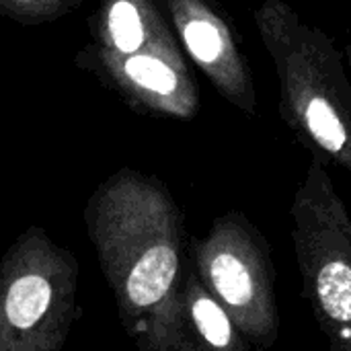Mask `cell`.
Returning a JSON list of instances; mask_svg holds the SVG:
<instances>
[{"instance_id": "cell-1", "label": "cell", "mask_w": 351, "mask_h": 351, "mask_svg": "<svg viewBox=\"0 0 351 351\" xmlns=\"http://www.w3.org/2000/svg\"><path fill=\"white\" fill-rule=\"evenodd\" d=\"M253 21L276 68L284 123L315 156L351 175V80L343 53L284 0H263Z\"/></svg>"}, {"instance_id": "cell-2", "label": "cell", "mask_w": 351, "mask_h": 351, "mask_svg": "<svg viewBox=\"0 0 351 351\" xmlns=\"http://www.w3.org/2000/svg\"><path fill=\"white\" fill-rule=\"evenodd\" d=\"M290 216L302 296L329 348L351 351V212L315 154Z\"/></svg>"}, {"instance_id": "cell-3", "label": "cell", "mask_w": 351, "mask_h": 351, "mask_svg": "<svg viewBox=\"0 0 351 351\" xmlns=\"http://www.w3.org/2000/svg\"><path fill=\"white\" fill-rule=\"evenodd\" d=\"M121 286L128 306L152 313L154 346L193 350L181 315L187 280L183 228L173 202L150 183H130L121 228Z\"/></svg>"}, {"instance_id": "cell-4", "label": "cell", "mask_w": 351, "mask_h": 351, "mask_svg": "<svg viewBox=\"0 0 351 351\" xmlns=\"http://www.w3.org/2000/svg\"><path fill=\"white\" fill-rule=\"evenodd\" d=\"M195 274L226 306L253 348L269 350L280 335L276 267L259 228L243 214L228 212L212 222L193 245Z\"/></svg>"}, {"instance_id": "cell-5", "label": "cell", "mask_w": 351, "mask_h": 351, "mask_svg": "<svg viewBox=\"0 0 351 351\" xmlns=\"http://www.w3.org/2000/svg\"><path fill=\"white\" fill-rule=\"evenodd\" d=\"M179 39L216 93L245 115H257V90L241 35L218 0H167Z\"/></svg>"}, {"instance_id": "cell-6", "label": "cell", "mask_w": 351, "mask_h": 351, "mask_svg": "<svg viewBox=\"0 0 351 351\" xmlns=\"http://www.w3.org/2000/svg\"><path fill=\"white\" fill-rule=\"evenodd\" d=\"M181 315L193 350L247 351L253 348L195 269L187 274L181 290Z\"/></svg>"}, {"instance_id": "cell-7", "label": "cell", "mask_w": 351, "mask_h": 351, "mask_svg": "<svg viewBox=\"0 0 351 351\" xmlns=\"http://www.w3.org/2000/svg\"><path fill=\"white\" fill-rule=\"evenodd\" d=\"M51 288L41 276H23L14 280L6 296V317L12 327L29 329L35 325L49 306Z\"/></svg>"}, {"instance_id": "cell-8", "label": "cell", "mask_w": 351, "mask_h": 351, "mask_svg": "<svg viewBox=\"0 0 351 351\" xmlns=\"http://www.w3.org/2000/svg\"><path fill=\"white\" fill-rule=\"evenodd\" d=\"M346 56H348V62H350V68H351V43L346 45Z\"/></svg>"}]
</instances>
